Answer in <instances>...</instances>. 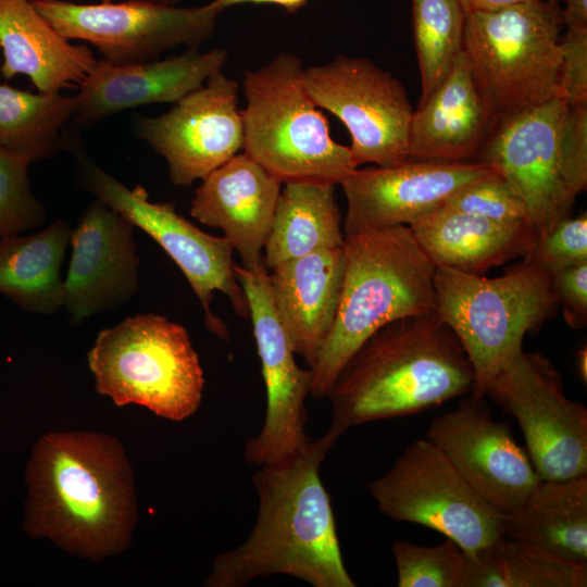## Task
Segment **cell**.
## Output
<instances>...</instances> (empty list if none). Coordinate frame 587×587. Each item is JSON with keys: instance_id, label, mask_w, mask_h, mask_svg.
Masks as SVG:
<instances>
[{"instance_id": "8992f818", "label": "cell", "mask_w": 587, "mask_h": 587, "mask_svg": "<svg viewBox=\"0 0 587 587\" xmlns=\"http://www.w3.org/2000/svg\"><path fill=\"white\" fill-rule=\"evenodd\" d=\"M438 316L462 345L474 371L473 394L487 386L523 339L557 311L551 273L523 260L507 273L489 278L449 267H435Z\"/></svg>"}, {"instance_id": "d590c367", "label": "cell", "mask_w": 587, "mask_h": 587, "mask_svg": "<svg viewBox=\"0 0 587 587\" xmlns=\"http://www.w3.org/2000/svg\"><path fill=\"white\" fill-rule=\"evenodd\" d=\"M561 173L573 197L587 188V103L569 104L561 136Z\"/></svg>"}, {"instance_id": "60d3db41", "label": "cell", "mask_w": 587, "mask_h": 587, "mask_svg": "<svg viewBox=\"0 0 587 587\" xmlns=\"http://www.w3.org/2000/svg\"><path fill=\"white\" fill-rule=\"evenodd\" d=\"M465 12L491 11L535 0H460Z\"/></svg>"}, {"instance_id": "4316f807", "label": "cell", "mask_w": 587, "mask_h": 587, "mask_svg": "<svg viewBox=\"0 0 587 587\" xmlns=\"http://www.w3.org/2000/svg\"><path fill=\"white\" fill-rule=\"evenodd\" d=\"M71 233L70 223L58 218L34 234L0 238V294L29 313L59 312Z\"/></svg>"}, {"instance_id": "ab89813d", "label": "cell", "mask_w": 587, "mask_h": 587, "mask_svg": "<svg viewBox=\"0 0 587 587\" xmlns=\"http://www.w3.org/2000/svg\"><path fill=\"white\" fill-rule=\"evenodd\" d=\"M223 10L228 7L240 3H266L284 8L288 13H295L300 10L308 0H213Z\"/></svg>"}, {"instance_id": "b9f144b4", "label": "cell", "mask_w": 587, "mask_h": 587, "mask_svg": "<svg viewBox=\"0 0 587 587\" xmlns=\"http://www.w3.org/2000/svg\"><path fill=\"white\" fill-rule=\"evenodd\" d=\"M576 367L577 373L582 382H587V347L586 345L582 346L576 351Z\"/></svg>"}, {"instance_id": "7bdbcfd3", "label": "cell", "mask_w": 587, "mask_h": 587, "mask_svg": "<svg viewBox=\"0 0 587 587\" xmlns=\"http://www.w3.org/2000/svg\"><path fill=\"white\" fill-rule=\"evenodd\" d=\"M153 2L164 4V5H174L178 0H151Z\"/></svg>"}, {"instance_id": "7a4b0ae2", "label": "cell", "mask_w": 587, "mask_h": 587, "mask_svg": "<svg viewBox=\"0 0 587 587\" xmlns=\"http://www.w3.org/2000/svg\"><path fill=\"white\" fill-rule=\"evenodd\" d=\"M338 438H321L252 475L258 514L247 539L217 554L207 587H242L257 578L288 575L313 587H355L346 569L336 521L320 474Z\"/></svg>"}, {"instance_id": "f546056e", "label": "cell", "mask_w": 587, "mask_h": 587, "mask_svg": "<svg viewBox=\"0 0 587 587\" xmlns=\"http://www.w3.org/2000/svg\"><path fill=\"white\" fill-rule=\"evenodd\" d=\"M75 97L33 93L0 84V148L43 161L67 148L63 127L73 118Z\"/></svg>"}, {"instance_id": "cb8c5ba5", "label": "cell", "mask_w": 587, "mask_h": 587, "mask_svg": "<svg viewBox=\"0 0 587 587\" xmlns=\"http://www.w3.org/2000/svg\"><path fill=\"white\" fill-rule=\"evenodd\" d=\"M1 75L27 76L39 91L79 85L97 63L86 46L63 37L32 0H0Z\"/></svg>"}, {"instance_id": "9a60e30c", "label": "cell", "mask_w": 587, "mask_h": 587, "mask_svg": "<svg viewBox=\"0 0 587 587\" xmlns=\"http://www.w3.org/2000/svg\"><path fill=\"white\" fill-rule=\"evenodd\" d=\"M569 103L561 97L494 124L476 160L490 165L520 193L538 237L571 216L575 202L561 173V136Z\"/></svg>"}, {"instance_id": "f1b7e54d", "label": "cell", "mask_w": 587, "mask_h": 587, "mask_svg": "<svg viewBox=\"0 0 587 587\" xmlns=\"http://www.w3.org/2000/svg\"><path fill=\"white\" fill-rule=\"evenodd\" d=\"M465 552L462 587H585L587 564L503 536Z\"/></svg>"}, {"instance_id": "44dd1931", "label": "cell", "mask_w": 587, "mask_h": 587, "mask_svg": "<svg viewBox=\"0 0 587 587\" xmlns=\"http://www.w3.org/2000/svg\"><path fill=\"white\" fill-rule=\"evenodd\" d=\"M201 180L190 202V215L222 229L245 268L252 273L267 271L263 249L283 183L245 152Z\"/></svg>"}, {"instance_id": "d6a6232c", "label": "cell", "mask_w": 587, "mask_h": 587, "mask_svg": "<svg viewBox=\"0 0 587 587\" xmlns=\"http://www.w3.org/2000/svg\"><path fill=\"white\" fill-rule=\"evenodd\" d=\"M32 159L0 148V238L35 230L47 221L28 179Z\"/></svg>"}, {"instance_id": "836d02e7", "label": "cell", "mask_w": 587, "mask_h": 587, "mask_svg": "<svg viewBox=\"0 0 587 587\" xmlns=\"http://www.w3.org/2000/svg\"><path fill=\"white\" fill-rule=\"evenodd\" d=\"M444 205L492 221L529 223L524 200L498 172L461 188Z\"/></svg>"}, {"instance_id": "603a6c76", "label": "cell", "mask_w": 587, "mask_h": 587, "mask_svg": "<svg viewBox=\"0 0 587 587\" xmlns=\"http://www.w3.org/2000/svg\"><path fill=\"white\" fill-rule=\"evenodd\" d=\"M492 126L462 51L434 91L413 111L408 158L445 162L476 159Z\"/></svg>"}, {"instance_id": "8d00e7d4", "label": "cell", "mask_w": 587, "mask_h": 587, "mask_svg": "<svg viewBox=\"0 0 587 587\" xmlns=\"http://www.w3.org/2000/svg\"><path fill=\"white\" fill-rule=\"evenodd\" d=\"M560 47V97L569 104H586L587 29H566Z\"/></svg>"}, {"instance_id": "9c48e42d", "label": "cell", "mask_w": 587, "mask_h": 587, "mask_svg": "<svg viewBox=\"0 0 587 587\" xmlns=\"http://www.w3.org/2000/svg\"><path fill=\"white\" fill-rule=\"evenodd\" d=\"M76 152L82 187L93 198L127 217L148 234L180 268L204 314L207 328L224 340L228 332L213 314V294L225 295L241 317H249L242 287L234 272V249L225 237L209 235L175 211L170 202H152L141 186L128 188L90 158Z\"/></svg>"}, {"instance_id": "7402d4cb", "label": "cell", "mask_w": 587, "mask_h": 587, "mask_svg": "<svg viewBox=\"0 0 587 587\" xmlns=\"http://www.w3.org/2000/svg\"><path fill=\"white\" fill-rule=\"evenodd\" d=\"M267 272L271 298L296 354L311 369L334 323L344 273L342 247L285 261Z\"/></svg>"}, {"instance_id": "52a82bcc", "label": "cell", "mask_w": 587, "mask_h": 587, "mask_svg": "<svg viewBox=\"0 0 587 587\" xmlns=\"http://www.w3.org/2000/svg\"><path fill=\"white\" fill-rule=\"evenodd\" d=\"M561 26L544 0L465 12L463 51L492 126L560 97Z\"/></svg>"}, {"instance_id": "5bb4252c", "label": "cell", "mask_w": 587, "mask_h": 587, "mask_svg": "<svg viewBox=\"0 0 587 587\" xmlns=\"http://www.w3.org/2000/svg\"><path fill=\"white\" fill-rule=\"evenodd\" d=\"M234 272L248 301L266 391L263 425L243 450L245 460L259 467L291 458L310 442L305 399L312 373L296 362V352L271 298L267 271L252 273L235 263Z\"/></svg>"}, {"instance_id": "ba28073f", "label": "cell", "mask_w": 587, "mask_h": 587, "mask_svg": "<svg viewBox=\"0 0 587 587\" xmlns=\"http://www.w3.org/2000/svg\"><path fill=\"white\" fill-rule=\"evenodd\" d=\"M96 390L118 405L136 403L180 422L199 408L204 376L186 328L153 313L99 332L87 353Z\"/></svg>"}, {"instance_id": "f35d334b", "label": "cell", "mask_w": 587, "mask_h": 587, "mask_svg": "<svg viewBox=\"0 0 587 587\" xmlns=\"http://www.w3.org/2000/svg\"><path fill=\"white\" fill-rule=\"evenodd\" d=\"M564 9L560 11L562 25L566 29H587V0H562Z\"/></svg>"}, {"instance_id": "484cf974", "label": "cell", "mask_w": 587, "mask_h": 587, "mask_svg": "<svg viewBox=\"0 0 587 587\" xmlns=\"http://www.w3.org/2000/svg\"><path fill=\"white\" fill-rule=\"evenodd\" d=\"M501 536L587 564V475L540 479L516 510L502 514Z\"/></svg>"}, {"instance_id": "83f0119b", "label": "cell", "mask_w": 587, "mask_h": 587, "mask_svg": "<svg viewBox=\"0 0 587 587\" xmlns=\"http://www.w3.org/2000/svg\"><path fill=\"white\" fill-rule=\"evenodd\" d=\"M344 240L335 185L285 183L263 249L264 265L268 272L285 261L340 248Z\"/></svg>"}, {"instance_id": "8fae6325", "label": "cell", "mask_w": 587, "mask_h": 587, "mask_svg": "<svg viewBox=\"0 0 587 587\" xmlns=\"http://www.w3.org/2000/svg\"><path fill=\"white\" fill-rule=\"evenodd\" d=\"M484 397L516 420L541 479L587 475V409L566 396L549 358L522 347L494 376Z\"/></svg>"}, {"instance_id": "d6986e66", "label": "cell", "mask_w": 587, "mask_h": 587, "mask_svg": "<svg viewBox=\"0 0 587 587\" xmlns=\"http://www.w3.org/2000/svg\"><path fill=\"white\" fill-rule=\"evenodd\" d=\"M135 226L122 213L93 200L72 229L63 308L70 323L126 304L139 289Z\"/></svg>"}, {"instance_id": "ee69618b", "label": "cell", "mask_w": 587, "mask_h": 587, "mask_svg": "<svg viewBox=\"0 0 587 587\" xmlns=\"http://www.w3.org/2000/svg\"><path fill=\"white\" fill-rule=\"evenodd\" d=\"M548 1L551 2V3H557L560 0H548Z\"/></svg>"}, {"instance_id": "1f68e13d", "label": "cell", "mask_w": 587, "mask_h": 587, "mask_svg": "<svg viewBox=\"0 0 587 587\" xmlns=\"http://www.w3.org/2000/svg\"><path fill=\"white\" fill-rule=\"evenodd\" d=\"M399 587H462L465 552L446 538L435 546L405 540L392 545Z\"/></svg>"}, {"instance_id": "4dcf8cb0", "label": "cell", "mask_w": 587, "mask_h": 587, "mask_svg": "<svg viewBox=\"0 0 587 587\" xmlns=\"http://www.w3.org/2000/svg\"><path fill=\"white\" fill-rule=\"evenodd\" d=\"M413 36L424 101L463 51L465 11L460 0H411Z\"/></svg>"}, {"instance_id": "7c38bea8", "label": "cell", "mask_w": 587, "mask_h": 587, "mask_svg": "<svg viewBox=\"0 0 587 587\" xmlns=\"http://www.w3.org/2000/svg\"><path fill=\"white\" fill-rule=\"evenodd\" d=\"M32 3L63 37L89 42L102 60L118 65L157 60L179 46L198 48L212 36L224 11L214 1L190 8L151 0Z\"/></svg>"}, {"instance_id": "ffe728a7", "label": "cell", "mask_w": 587, "mask_h": 587, "mask_svg": "<svg viewBox=\"0 0 587 587\" xmlns=\"http://www.w3.org/2000/svg\"><path fill=\"white\" fill-rule=\"evenodd\" d=\"M227 51L198 48L134 64L98 60L78 85L73 121L90 125L115 113L151 103H175L223 71Z\"/></svg>"}, {"instance_id": "2e32d148", "label": "cell", "mask_w": 587, "mask_h": 587, "mask_svg": "<svg viewBox=\"0 0 587 587\" xmlns=\"http://www.w3.org/2000/svg\"><path fill=\"white\" fill-rule=\"evenodd\" d=\"M236 80L223 71L158 116H138L133 127L165 161L177 186L203 179L243 149Z\"/></svg>"}, {"instance_id": "74e56055", "label": "cell", "mask_w": 587, "mask_h": 587, "mask_svg": "<svg viewBox=\"0 0 587 587\" xmlns=\"http://www.w3.org/2000/svg\"><path fill=\"white\" fill-rule=\"evenodd\" d=\"M558 305L567 325L582 329L587 324V261L551 273Z\"/></svg>"}, {"instance_id": "30bf717a", "label": "cell", "mask_w": 587, "mask_h": 587, "mask_svg": "<svg viewBox=\"0 0 587 587\" xmlns=\"http://www.w3.org/2000/svg\"><path fill=\"white\" fill-rule=\"evenodd\" d=\"M367 487L388 517L432 528L464 551L501 536L502 513L492 509L426 438L410 444Z\"/></svg>"}, {"instance_id": "e575fe53", "label": "cell", "mask_w": 587, "mask_h": 587, "mask_svg": "<svg viewBox=\"0 0 587 587\" xmlns=\"http://www.w3.org/2000/svg\"><path fill=\"white\" fill-rule=\"evenodd\" d=\"M524 260L548 272L587 261V215L562 220L548 234L538 237Z\"/></svg>"}, {"instance_id": "277c9868", "label": "cell", "mask_w": 587, "mask_h": 587, "mask_svg": "<svg viewBox=\"0 0 587 587\" xmlns=\"http://www.w3.org/2000/svg\"><path fill=\"white\" fill-rule=\"evenodd\" d=\"M332 328L310 369V396L327 398L342 366L383 326L436 312L435 266L407 225L345 236Z\"/></svg>"}, {"instance_id": "5b68a950", "label": "cell", "mask_w": 587, "mask_h": 587, "mask_svg": "<svg viewBox=\"0 0 587 587\" xmlns=\"http://www.w3.org/2000/svg\"><path fill=\"white\" fill-rule=\"evenodd\" d=\"M303 65L279 53L243 75V152L283 184L340 185L355 168L349 147L335 141L329 124L303 83Z\"/></svg>"}, {"instance_id": "ac0fdd59", "label": "cell", "mask_w": 587, "mask_h": 587, "mask_svg": "<svg viewBox=\"0 0 587 587\" xmlns=\"http://www.w3.org/2000/svg\"><path fill=\"white\" fill-rule=\"evenodd\" d=\"M495 172L478 161L415 159L388 166L357 167L340 184L347 201L344 235L409 226L444 205L461 188Z\"/></svg>"}, {"instance_id": "6da1fadb", "label": "cell", "mask_w": 587, "mask_h": 587, "mask_svg": "<svg viewBox=\"0 0 587 587\" xmlns=\"http://www.w3.org/2000/svg\"><path fill=\"white\" fill-rule=\"evenodd\" d=\"M23 529L100 562L127 549L138 520L134 476L112 436L49 433L26 465Z\"/></svg>"}, {"instance_id": "3957f363", "label": "cell", "mask_w": 587, "mask_h": 587, "mask_svg": "<svg viewBox=\"0 0 587 587\" xmlns=\"http://www.w3.org/2000/svg\"><path fill=\"white\" fill-rule=\"evenodd\" d=\"M472 364L436 312L391 322L370 336L337 375L327 398L329 432L402 417L473 392Z\"/></svg>"}, {"instance_id": "e0dca14e", "label": "cell", "mask_w": 587, "mask_h": 587, "mask_svg": "<svg viewBox=\"0 0 587 587\" xmlns=\"http://www.w3.org/2000/svg\"><path fill=\"white\" fill-rule=\"evenodd\" d=\"M426 439L502 514L516 510L541 479L510 425L495 420L485 397L473 392L433 419Z\"/></svg>"}, {"instance_id": "4fadbf2b", "label": "cell", "mask_w": 587, "mask_h": 587, "mask_svg": "<svg viewBox=\"0 0 587 587\" xmlns=\"http://www.w3.org/2000/svg\"><path fill=\"white\" fill-rule=\"evenodd\" d=\"M312 100L339 118L350 137L352 159L388 166L408 160L413 108L402 83L366 58L337 55L303 68Z\"/></svg>"}, {"instance_id": "d4e9b609", "label": "cell", "mask_w": 587, "mask_h": 587, "mask_svg": "<svg viewBox=\"0 0 587 587\" xmlns=\"http://www.w3.org/2000/svg\"><path fill=\"white\" fill-rule=\"evenodd\" d=\"M409 227L435 267L477 275L524 258L538 238L528 222H498L446 205Z\"/></svg>"}]
</instances>
